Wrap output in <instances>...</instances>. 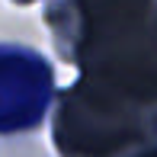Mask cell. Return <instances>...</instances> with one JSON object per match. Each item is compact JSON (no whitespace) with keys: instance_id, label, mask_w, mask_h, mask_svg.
<instances>
[{"instance_id":"cell-1","label":"cell","mask_w":157,"mask_h":157,"mask_svg":"<svg viewBox=\"0 0 157 157\" xmlns=\"http://www.w3.org/2000/svg\"><path fill=\"white\" fill-rule=\"evenodd\" d=\"M48 71L32 52L0 45V132L32 125L45 109Z\"/></svg>"}]
</instances>
